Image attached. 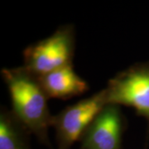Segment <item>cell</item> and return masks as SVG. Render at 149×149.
<instances>
[{"instance_id": "cell-1", "label": "cell", "mask_w": 149, "mask_h": 149, "mask_svg": "<svg viewBox=\"0 0 149 149\" xmlns=\"http://www.w3.org/2000/svg\"><path fill=\"white\" fill-rule=\"evenodd\" d=\"M1 74L10 95L12 111L41 143L53 149L48 135L53 115L38 75L24 66L3 68Z\"/></svg>"}, {"instance_id": "cell-2", "label": "cell", "mask_w": 149, "mask_h": 149, "mask_svg": "<svg viewBox=\"0 0 149 149\" xmlns=\"http://www.w3.org/2000/svg\"><path fill=\"white\" fill-rule=\"evenodd\" d=\"M75 32L72 24L58 27L50 37L29 45L23 51V65L37 75L72 65Z\"/></svg>"}, {"instance_id": "cell-3", "label": "cell", "mask_w": 149, "mask_h": 149, "mask_svg": "<svg viewBox=\"0 0 149 149\" xmlns=\"http://www.w3.org/2000/svg\"><path fill=\"white\" fill-rule=\"evenodd\" d=\"M104 89L108 104L132 107L149 123V61L120 71Z\"/></svg>"}, {"instance_id": "cell-4", "label": "cell", "mask_w": 149, "mask_h": 149, "mask_svg": "<svg viewBox=\"0 0 149 149\" xmlns=\"http://www.w3.org/2000/svg\"><path fill=\"white\" fill-rule=\"evenodd\" d=\"M106 104V91L103 89L53 115L52 127L55 129L57 149H70Z\"/></svg>"}, {"instance_id": "cell-5", "label": "cell", "mask_w": 149, "mask_h": 149, "mask_svg": "<svg viewBox=\"0 0 149 149\" xmlns=\"http://www.w3.org/2000/svg\"><path fill=\"white\" fill-rule=\"evenodd\" d=\"M127 120L119 105L108 104L81 135L79 149H123Z\"/></svg>"}, {"instance_id": "cell-6", "label": "cell", "mask_w": 149, "mask_h": 149, "mask_svg": "<svg viewBox=\"0 0 149 149\" xmlns=\"http://www.w3.org/2000/svg\"><path fill=\"white\" fill-rule=\"evenodd\" d=\"M38 77L48 99L69 100L89 91L88 83L75 73L73 64Z\"/></svg>"}, {"instance_id": "cell-7", "label": "cell", "mask_w": 149, "mask_h": 149, "mask_svg": "<svg viewBox=\"0 0 149 149\" xmlns=\"http://www.w3.org/2000/svg\"><path fill=\"white\" fill-rule=\"evenodd\" d=\"M30 130L5 106L0 110V149H32Z\"/></svg>"}]
</instances>
